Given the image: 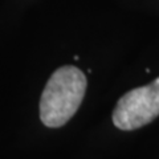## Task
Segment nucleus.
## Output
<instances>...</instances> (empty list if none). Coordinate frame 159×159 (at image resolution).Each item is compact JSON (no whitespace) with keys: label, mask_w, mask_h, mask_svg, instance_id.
<instances>
[{"label":"nucleus","mask_w":159,"mask_h":159,"mask_svg":"<svg viewBox=\"0 0 159 159\" xmlns=\"http://www.w3.org/2000/svg\"><path fill=\"white\" fill-rule=\"evenodd\" d=\"M86 76L73 65L61 66L48 80L40 99V119L48 127H61L81 105Z\"/></svg>","instance_id":"1"},{"label":"nucleus","mask_w":159,"mask_h":159,"mask_svg":"<svg viewBox=\"0 0 159 159\" xmlns=\"http://www.w3.org/2000/svg\"><path fill=\"white\" fill-rule=\"evenodd\" d=\"M159 116V77L145 86L135 88L118 99L113 123L119 130H137Z\"/></svg>","instance_id":"2"}]
</instances>
